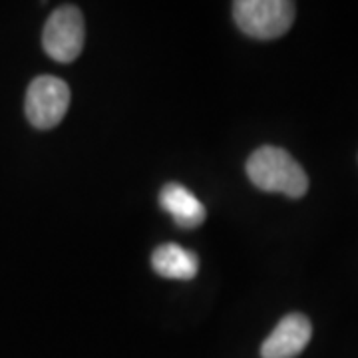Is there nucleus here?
Segmentation results:
<instances>
[{
    "instance_id": "1",
    "label": "nucleus",
    "mask_w": 358,
    "mask_h": 358,
    "mask_svg": "<svg viewBox=\"0 0 358 358\" xmlns=\"http://www.w3.org/2000/svg\"><path fill=\"white\" fill-rule=\"evenodd\" d=\"M247 178L268 193H282L299 199L308 192V176L289 152L275 145H263L247 159Z\"/></svg>"
},
{
    "instance_id": "2",
    "label": "nucleus",
    "mask_w": 358,
    "mask_h": 358,
    "mask_svg": "<svg viewBox=\"0 0 358 358\" xmlns=\"http://www.w3.org/2000/svg\"><path fill=\"white\" fill-rule=\"evenodd\" d=\"M233 18L247 36L275 40L293 26L294 4L289 0H237L233 2Z\"/></svg>"
},
{
    "instance_id": "3",
    "label": "nucleus",
    "mask_w": 358,
    "mask_h": 358,
    "mask_svg": "<svg viewBox=\"0 0 358 358\" xmlns=\"http://www.w3.org/2000/svg\"><path fill=\"white\" fill-rule=\"evenodd\" d=\"M84 16L78 10V6L64 4L48 16L42 32V46L52 60L68 64L80 56L84 48Z\"/></svg>"
},
{
    "instance_id": "4",
    "label": "nucleus",
    "mask_w": 358,
    "mask_h": 358,
    "mask_svg": "<svg viewBox=\"0 0 358 358\" xmlns=\"http://www.w3.org/2000/svg\"><path fill=\"white\" fill-rule=\"evenodd\" d=\"M70 108V88L56 76H38L26 90L24 112L28 122L38 129L56 128Z\"/></svg>"
},
{
    "instance_id": "5",
    "label": "nucleus",
    "mask_w": 358,
    "mask_h": 358,
    "mask_svg": "<svg viewBox=\"0 0 358 358\" xmlns=\"http://www.w3.org/2000/svg\"><path fill=\"white\" fill-rule=\"evenodd\" d=\"M313 336L310 320L301 313H291L279 320L273 333L265 338L261 346L263 358H294L299 357Z\"/></svg>"
},
{
    "instance_id": "6",
    "label": "nucleus",
    "mask_w": 358,
    "mask_h": 358,
    "mask_svg": "<svg viewBox=\"0 0 358 358\" xmlns=\"http://www.w3.org/2000/svg\"><path fill=\"white\" fill-rule=\"evenodd\" d=\"M159 205L181 229H195L205 221L203 203L181 183H166L159 192Z\"/></svg>"
},
{
    "instance_id": "7",
    "label": "nucleus",
    "mask_w": 358,
    "mask_h": 358,
    "mask_svg": "<svg viewBox=\"0 0 358 358\" xmlns=\"http://www.w3.org/2000/svg\"><path fill=\"white\" fill-rule=\"evenodd\" d=\"M152 267L164 279L189 281L199 271L197 255L178 243L159 245L152 253Z\"/></svg>"
}]
</instances>
